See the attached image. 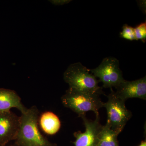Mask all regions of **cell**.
<instances>
[{
    "label": "cell",
    "instance_id": "obj_1",
    "mask_svg": "<svg viewBox=\"0 0 146 146\" xmlns=\"http://www.w3.org/2000/svg\"><path fill=\"white\" fill-rule=\"evenodd\" d=\"M39 110L35 106L21 114L20 123L14 145L16 146H56L40 132L39 127Z\"/></svg>",
    "mask_w": 146,
    "mask_h": 146
},
{
    "label": "cell",
    "instance_id": "obj_2",
    "mask_svg": "<svg viewBox=\"0 0 146 146\" xmlns=\"http://www.w3.org/2000/svg\"><path fill=\"white\" fill-rule=\"evenodd\" d=\"M100 94L83 92L70 88L61 98L62 104L77 113L79 117L93 111L96 116H99V110L104 107Z\"/></svg>",
    "mask_w": 146,
    "mask_h": 146
},
{
    "label": "cell",
    "instance_id": "obj_3",
    "mask_svg": "<svg viewBox=\"0 0 146 146\" xmlns=\"http://www.w3.org/2000/svg\"><path fill=\"white\" fill-rule=\"evenodd\" d=\"M90 72L80 62L73 63L65 70L63 79L70 88L83 92L102 94V88L98 85L99 80Z\"/></svg>",
    "mask_w": 146,
    "mask_h": 146
},
{
    "label": "cell",
    "instance_id": "obj_4",
    "mask_svg": "<svg viewBox=\"0 0 146 146\" xmlns=\"http://www.w3.org/2000/svg\"><path fill=\"white\" fill-rule=\"evenodd\" d=\"M107 97V101L104 103V107L106 109L107 113L106 124L119 134L132 117V113L126 107L125 101L117 97L112 89Z\"/></svg>",
    "mask_w": 146,
    "mask_h": 146
},
{
    "label": "cell",
    "instance_id": "obj_5",
    "mask_svg": "<svg viewBox=\"0 0 146 146\" xmlns=\"http://www.w3.org/2000/svg\"><path fill=\"white\" fill-rule=\"evenodd\" d=\"M90 71L96 77L99 78L105 88H116L124 80L119 60L115 57L105 58L97 68Z\"/></svg>",
    "mask_w": 146,
    "mask_h": 146
},
{
    "label": "cell",
    "instance_id": "obj_6",
    "mask_svg": "<svg viewBox=\"0 0 146 146\" xmlns=\"http://www.w3.org/2000/svg\"><path fill=\"white\" fill-rule=\"evenodd\" d=\"M85 127L84 132L76 131L74 133L76 141L73 142L75 146H95L98 136L102 125L100 121V116H96L95 120H89L86 115L80 117Z\"/></svg>",
    "mask_w": 146,
    "mask_h": 146
},
{
    "label": "cell",
    "instance_id": "obj_7",
    "mask_svg": "<svg viewBox=\"0 0 146 146\" xmlns=\"http://www.w3.org/2000/svg\"><path fill=\"white\" fill-rule=\"evenodd\" d=\"M20 123V117L12 111L0 112V144L6 146L16 138Z\"/></svg>",
    "mask_w": 146,
    "mask_h": 146
},
{
    "label": "cell",
    "instance_id": "obj_8",
    "mask_svg": "<svg viewBox=\"0 0 146 146\" xmlns=\"http://www.w3.org/2000/svg\"><path fill=\"white\" fill-rule=\"evenodd\" d=\"M115 88L116 91H114L116 96L125 101L132 98H137L145 100L146 76L133 81H127L124 80Z\"/></svg>",
    "mask_w": 146,
    "mask_h": 146
},
{
    "label": "cell",
    "instance_id": "obj_9",
    "mask_svg": "<svg viewBox=\"0 0 146 146\" xmlns=\"http://www.w3.org/2000/svg\"><path fill=\"white\" fill-rule=\"evenodd\" d=\"M12 108H17L21 114L25 113L28 109L22 103L21 98L15 91L0 89V112L9 111Z\"/></svg>",
    "mask_w": 146,
    "mask_h": 146
},
{
    "label": "cell",
    "instance_id": "obj_10",
    "mask_svg": "<svg viewBox=\"0 0 146 146\" xmlns=\"http://www.w3.org/2000/svg\"><path fill=\"white\" fill-rule=\"evenodd\" d=\"M40 127L46 134L53 135L58 132L61 126L59 118L50 111L43 112L39 115L38 121Z\"/></svg>",
    "mask_w": 146,
    "mask_h": 146
},
{
    "label": "cell",
    "instance_id": "obj_11",
    "mask_svg": "<svg viewBox=\"0 0 146 146\" xmlns=\"http://www.w3.org/2000/svg\"><path fill=\"white\" fill-rule=\"evenodd\" d=\"M118 135L107 125L102 126L95 146H119L117 140Z\"/></svg>",
    "mask_w": 146,
    "mask_h": 146
},
{
    "label": "cell",
    "instance_id": "obj_12",
    "mask_svg": "<svg viewBox=\"0 0 146 146\" xmlns=\"http://www.w3.org/2000/svg\"><path fill=\"white\" fill-rule=\"evenodd\" d=\"M120 36L121 38L130 41L136 40L134 28L125 24L122 27V31L120 32Z\"/></svg>",
    "mask_w": 146,
    "mask_h": 146
},
{
    "label": "cell",
    "instance_id": "obj_13",
    "mask_svg": "<svg viewBox=\"0 0 146 146\" xmlns=\"http://www.w3.org/2000/svg\"><path fill=\"white\" fill-rule=\"evenodd\" d=\"M136 40H141L144 43L146 41V22L141 23L134 28Z\"/></svg>",
    "mask_w": 146,
    "mask_h": 146
},
{
    "label": "cell",
    "instance_id": "obj_14",
    "mask_svg": "<svg viewBox=\"0 0 146 146\" xmlns=\"http://www.w3.org/2000/svg\"><path fill=\"white\" fill-rule=\"evenodd\" d=\"M50 2L52 3L55 5H62L70 2L72 1L70 0H58V1H50Z\"/></svg>",
    "mask_w": 146,
    "mask_h": 146
},
{
    "label": "cell",
    "instance_id": "obj_15",
    "mask_svg": "<svg viewBox=\"0 0 146 146\" xmlns=\"http://www.w3.org/2000/svg\"><path fill=\"white\" fill-rule=\"evenodd\" d=\"M139 7L144 13H146V1H139L138 2Z\"/></svg>",
    "mask_w": 146,
    "mask_h": 146
},
{
    "label": "cell",
    "instance_id": "obj_16",
    "mask_svg": "<svg viewBox=\"0 0 146 146\" xmlns=\"http://www.w3.org/2000/svg\"><path fill=\"white\" fill-rule=\"evenodd\" d=\"M138 146H146V141H142L141 144Z\"/></svg>",
    "mask_w": 146,
    "mask_h": 146
},
{
    "label": "cell",
    "instance_id": "obj_17",
    "mask_svg": "<svg viewBox=\"0 0 146 146\" xmlns=\"http://www.w3.org/2000/svg\"><path fill=\"white\" fill-rule=\"evenodd\" d=\"M16 146L15 145H14V144H13V145H9V146Z\"/></svg>",
    "mask_w": 146,
    "mask_h": 146
},
{
    "label": "cell",
    "instance_id": "obj_18",
    "mask_svg": "<svg viewBox=\"0 0 146 146\" xmlns=\"http://www.w3.org/2000/svg\"><path fill=\"white\" fill-rule=\"evenodd\" d=\"M0 146H7V145H6V146H3V145H1V144H0Z\"/></svg>",
    "mask_w": 146,
    "mask_h": 146
}]
</instances>
